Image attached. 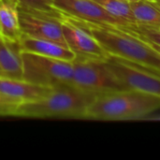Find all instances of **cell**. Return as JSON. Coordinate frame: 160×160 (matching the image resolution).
<instances>
[{
  "mask_svg": "<svg viewBox=\"0 0 160 160\" xmlns=\"http://www.w3.org/2000/svg\"><path fill=\"white\" fill-rule=\"evenodd\" d=\"M52 88L38 85L23 79H16L0 75V93L15 99L19 103H25L39 99L48 95Z\"/></svg>",
  "mask_w": 160,
  "mask_h": 160,
  "instance_id": "obj_10",
  "label": "cell"
},
{
  "mask_svg": "<svg viewBox=\"0 0 160 160\" xmlns=\"http://www.w3.org/2000/svg\"><path fill=\"white\" fill-rule=\"evenodd\" d=\"M158 110H160V97L125 89L96 97L88 106L84 119L97 121L141 120Z\"/></svg>",
  "mask_w": 160,
  "mask_h": 160,
  "instance_id": "obj_2",
  "label": "cell"
},
{
  "mask_svg": "<svg viewBox=\"0 0 160 160\" xmlns=\"http://www.w3.org/2000/svg\"><path fill=\"white\" fill-rule=\"evenodd\" d=\"M71 86L96 97L125 90V87L107 67L105 60L77 57L73 60Z\"/></svg>",
  "mask_w": 160,
  "mask_h": 160,
  "instance_id": "obj_5",
  "label": "cell"
},
{
  "mask_svg": "<svg viewBox=\"0 0 160 160\" xmlns=\"http://www.w3.org/2000/svg\"><path fill=\"white\" fill-rule=\"evenodd\" d=\"M0 75H2V71H1V69H0Z\"/></svg>",
  "mask_w": 160,
  "mask_h": 160,
  "instance_id": "obj_22",
  "label": "cell"
},
{
  "mask_svg": "<svg viewBox=\"0 0 160 160\" xmlns=\"http://www.w3.org/2000/svg\"><path fill=\"white\" fill-rule=\"evenodd\" d=\"M143 40H145V39H143ZM145 41H147L154 49H156L158 52L160 53V46H158V45H157V44H155V43H153V42H150V41H148V40H145Z\"/></svg>",
  "mask_w": 160,
  "mask_h": 160,
  "instance_id": "obj_19",
  "label": "cell"
},
{
  "mask_svg": "<svg viewBox=\"0 0 160 160\" xmlns=\"http://www.w3.org/2000/svg\"><path fill=\"white\" fill-rule=\"evenodd\" d=\"M68 18L92 35L109 56L137 65L160 76V53L147 41L115 26L100 25Z\"/></svg>",
  "mask_w": 160,
  "mask_h": 160,
  "instance_id": "obj_1",
  "label": "cell"
},
{
  "mask_svg": "<svg viewBox=\"0 0 160 160\" xmlns=\"http://www.w3.org/2000/svg\"><path fill=\"white\" fill-rule=\"evenodd\" d=\"M151 1H154V2H157V3H160V0H151Z\"/></svg>",
  "mask_w": 160,
  "mask_h": 160,
  "instance_id": "obj_21",
  "label": "cell"
},
{
  "mask_svg": "<svg viewBox=\"0 0 160 160\" xmlns=\"http://www.w3.org/2000/svg\"><path fill=\"white\" fill-rule=\"evenodd\" d=\"M21 103L0 93V116H15Z\"/></svg>",
  "mask_w": 160,
  "mask_h": 160,
  "instance_id": "obj_18",
  "label": "cell"
},
{
  "mask_svg": "<svg viewBox=\"0 0 160 160\" xmlns=\"http://www.w3.org/2000/svg\"><path fill=\"white\" fill-rule=\"evenodd\" d=\"M62 30L68 47L77 57L106 60L109 56L101 45L85 29L62 15Z\"/></svg>",
  "mask_w": 160,
  "mask_h": 160,
  "instance_id": "obj_9",
  "label": "cell"
},
{
  "mask_svg": "<svg viewBox=\"0 0 160 160\" xmlns=\"http://www.w3.org/2000/svg\"><path fill=\"white\" fill-rule=\"evenodd\" d=\"M22 78L29 82L55 88L70 85L73 61H65L20 51Z\"/></svg>",
  "mask_w": 160,
  "mask_h": 160,
  "instance_id": "obj_4",
  "label": "cell"
},
{
  "mask_svg": "<svg viewBox=\"0 0 160 160\" xmlns=\"http://www.w3.org/2000/svg\"><path fill=\"white\" fill-rule=\"evenodd\" d=\"M19 48L20 51L22 52H28L65 61H73L76 58L75 53L67 46L52 40L31 38L24 35H22L21 38Z\"/></svg>",
  "mask_w": 160,
  "mask_h": 160,
  "instance_id": "obj_11",
  "label": "cell"
},
{
  "mask_svg": "<svg viewBox=\"0 0 160 160\" xmlns=\"http://www.w3.org/2000/svg\"><path fill=\"white\" fill-rule=\"evenodd\" d=\"M96 96L71 85L52 88L45 97L19 105L16 115L27 118L84 119L85 112Z\"/></svg>",
  "mask_w": 160,
  "mask_h": 160,
  "instance_id": "obj_3",
  "label": "cell"
},
{
  "mask_svg": "<svg viewBox=\"0 0 160 160\" xmlns=\"http://www.w3.org/2000/svg\"><path fill=\"white\" fill-rule=\"evenodd\" d=\"M126 1H128V2H135V1H138V0H126Z\"/></svg>",
  "mask_w": 160,
  "mask_h": 160,
  "instance_id": "obj_20",
  "label": "cell"
},
{
  "mask_svg": "<svg viewBox=\"0 0 160 160\" xmlns=\"http://www.w3.org/2000/svg\"><path fill=\"white\" fill-rule=\"evenodd\" d=\"M0 36L19 46L22 33L20 25L19 8L14 0H0Z\"/></svg>",
  "mask_w": 160,
  "mask_h": 160,
  "instance_id": "obj_12",
  "label": "cell"
},
{
  "mask_svg": "<svg viewBox=\"0 0 160 160\" xmlns=\"http://www.w3.org/2000/svg\"><path fill=\"white\" fill-rule=\"evenodd\" d=\"M105 63L125 89L160 97L159 75L113 56H108Z\"/></svg>",
  "mask_w": 160,
  "mask_h": 160,
  "instance_id": "obj_6",
  "label": "cell"
},
{
  "mask_svg": "<svg viewBox=\"0 0 160 160\" xmlns=\"http://www.w3.org/2000/svg\"><path fill=\"white\" fill-rule=\"evenodd\" d=\"M52 5L62 15L83 22L115 27L131 25L109 14L94 0H52Z\"/></svg>",
  "mask_w": 160,
  "mask_h": 160,
  "instance_id": "obj_7",
  "label": "cell"
},
{
  "mask_svg": "<svg viewBox=\"0 0 160 160\" xmlns=\"http://www.w3.org/2000/svg\"><path fill=\"white\" fill-rule=\"evenodd\" d=\"M19 18L22 35L52 40L68 47L62 30V18L32 13L22 9H19Z\"/></svg>",
  "mask_w": 160,
  "mask_h": 160,
  "instance_id": "obj_8",
  "label": "cell"
},
{
  "mask_svg": "<svg viewBox=\"0 0 160 160\" xmlns=\"http://www.w3.org/2000/svg\"><path fill=\"white\" fill-rule=\"evenodd\" d=\"M0 69L2 75L10 78H22V62L18 45L0 36Z\"/></svg>",
  "mask_w": 160,
  "mask_h": 160,
  "instance_id": "obj_14",
  "label": "cell"
},
{
  "mask_svg": "<svg viewBox=\"0 0 160 160\" xmlns=\"http://www.w3.org/2000/svg\"><path fill=\"white\" fill-rule=\"evenodd\" d=\"M19 9L38 13L44 15H50L56 18H62V14L56 10L52 5V0H14Z\"/></svg>",
  "mask_w": 160,
  "mask_h": 160,
  "instance_id": "obj_16",
  "label": "cell"
},
{
  "mask_svg": "<svg viewBox=\"0 0 160 160\" xmlns=\"http://www.w3.org/2000/svg\"><path fill=\"white\" fill-rule=\"evenodd\" d=\"M100 5L109 14L123 22L136 24L130 3L126 0H94Z\"/></svg>",
  "mask_w": 160,
  "mask_h": 160,
  "instance_id": "obj_15",
  "label": "cell"
},
{
  "mask_svg": "<svg viewBox=\"0 0 160 160\" xmlns=\"http://www.w3.org/2000/svg\"><path fill=\"white\" fill-rule=\"evenodd\" d=\"M136 24L160 31V3L151 0L130 2Z\"/></svg>",
  "mask_w": 160,
  "mask_h": 160,
  "instance_id": "obj_13",
  "label": "cell"
},
{
  "mask_svg": "<svg viewBox=\"0 0 160 160\" xmlns=\"http://www.w3.org/2000/svg\"><path fill=\"white\" fill-rule=\"evenodd\" d=\"M118 28L139 38L148 40L150 42H153L160 46V31L158 30L149 29V28H146L138 24H131L128 26H123V27H118Z\"/></svg>",
  "mask_w": 160,
  "mask_h": 160,
  "instance_id": "obj_17",
  "label": "cell"
}]
</instances>
